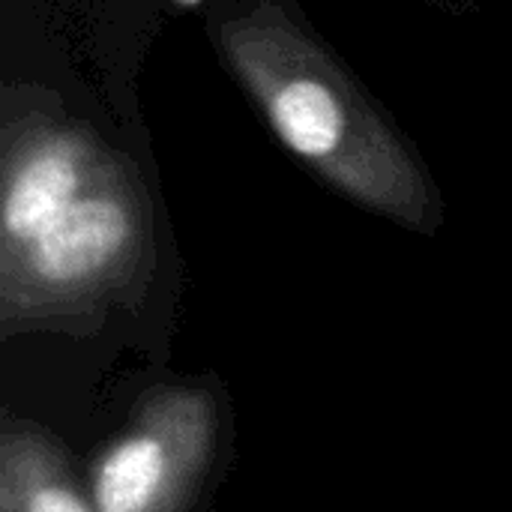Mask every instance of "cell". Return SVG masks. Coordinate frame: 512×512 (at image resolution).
<instances>
[{
    "label": "cell",
    "mask_w": 512,
    "mask_h": 512,
    "mask_svg": "<svg viewBox=\"0 0 512 512\" xmlns=\"http://www.w3.org/2000/svg\"><path fill=\"white\" fill-rule=\"evenodd\" d=\"M216 42L282 147L309 171L408 231H438L441 195L411 144L279 0L228 12Z\"/></svg>",
    "instance_id": "cell-2"
},
{
    "label": "cell",
    "mask_w": 512,
    "mask_h": 512,
    "mask_svg": "<svg viewBox=\"0 0 512 512\" xmlns=\"http://www.w3.org/2000/svg\"><path fill=\"white\" fill-rule=\"evenodd\" d=\"M156 264L135 165L54 102L9 90L0 123V339L90 333Z\"/></svg>",
    "instance_id": "cell-1"
},
{
    "label": "cell",
    "mask_w": 512,
    "mask_h": 512,
    "mask_svg": "<svg viewBox=\"0 0 512 512\" xmlns=\"http://www.w3.org/2000/svg\"><path fill=\"white\" fill-rule=\"evenodd\" d=\"M0 512H96L60 438L12 411L0 420Z\"/></svg>",
    "instance_id": "cell-4"
},
{
    "label": "cell",
    "mask_w": 512,
    "mask_h": 512,
    "mask_svg": "<svg viewBox=\"0 0 512 512\" xmlns=\"http://www.w3.org/2000/svg\"><path fill=\"white\" fill-rule=\"evenodd\" d=\"M219 384L177 381L144 390L123 429L93 456L87 492L96 512H192L225 444Z\"/></svg>",
    "instance_id": "cell-3"
}]
</instances>
